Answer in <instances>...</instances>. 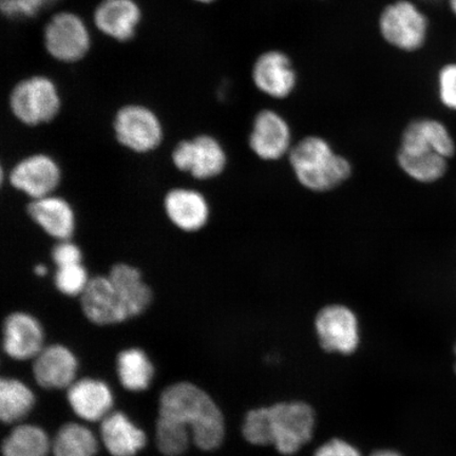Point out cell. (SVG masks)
Here are the masks:
<instances>
[{"mask_svg":"<svg viewBox=\"0 0 456 456\" xmlns=\"http://www.w3.org/2000/svg\"><path fill=\"white\" fill-rule=\"evenodd\" d=\"M378 26L384 42L402 53H416L429 37V20L412 0L387 4L381 10Z\"/></svg>","mask_w":456,"mask_h":456,"instance_id":"obj_4","label":"cell"},{"mask_svg":"<svg viewBox=\"0 0 456 456\" xmlns=\"http://www.w3.org/2000/svg\"><path fill=\"white\" fill-rule=\"evenodd\" d=\"M191 2L199 4H212L216 2V0H191Z\"/></svg>","mask_w":456,"mask_h":456,"instance_id":"obj_38","label":"cell"},{"mask_svg":"<svg viewBox=\"0 0 456 456\" xmlns=\"http://www.w3.org/2000/svg\"><path fill=\"white\" fill-rule=\"evenodd\" d=\"M62 100L59 86L43 74H33L17 82L9 95L13 117L28 127L49 124L59 117Z\"/></svg>","mask_w":456,"mask_h":456,"instance_id":"obj_3","label":"cell"},{"mask_svg":"<svg viewBox=\"0 0 456 456\" xmlns=\"http://www.w3.org/2000/svg\"><path fill=\"white\" fill-rule=\"evenodd\" d=\"M68 402L78 418L87 421H99L110 414L113 395L104 381L84 379L68 387Z\"/></svg>","mask_w":456,"mask_h":456,"instance_id":"obj_20","label":"cell"},{"mask_svg":"<svg viewBox=\"0 0 456 456\" xmlns=\"http://www.w3.org/2000/svg\"><path fill=\"white\" fill-rule=\"evenodd\" d=\"M56 267L83 264V253L78 245L71 240L57 241L51 252Z\"/></svg>","mask_w":456,"mask_h":456,"instance_id":"obj_33","label":"cell"},{"mask_svg":"<svg viewBox=\"0 0 456 456\" xmlns=\"http://www.w3.org/2000/svg\"><path fill=\"white\" fill-rule=\"evenodd\" d=\"M112 128L118 144L135 153L155 151L164 139V128L158 114L139 102L119 107L114 114Z\"/></svg>","mask_w":456,"mask_h":456,"instance_id":"obj_6","label":"cell"},{"mask_svg":"<svg viewBox=\"0 0 456 456\" xmlns=\"http://www.w3.org/2000/svg\"><path fill=\"white\" fill-rule=\"evenodd\" d=\"M45 334L41 322L31 314L14 312L4 322V350L15 361L36 358L44 349Z\"/></svg>","mask_w":456,"mask_h":456,"instance_id":"obj_16","label":"cell"},{"mask_svg":"<svg viewBox=\"0 0 456 456\" xmlns=\"http://www.w3.org/2000/svg\"><path fill=\"white\" fill-rule=\"evenodd\" d=\"M79 298L84 315L96 326H113L130 321L126 307L108 275L91 278Z\"/></svg>","mask_w":456,"mask_h":456,"instance_id":"obj_15","label":"cell"},{"mask_svg":"<svg viewBox=\"0 0 456 456\" xmlns=\"http://www.w3.org/2000/svg\"><path fill=\"white\" fill-rule=\"evenodd\" d=\"M2 450L4 456H48L53 442L42 428L20 425L4 438Z\"/></svg>","mask_w":456,"mask_h":456,"instance_id":"obj_25","label":"cell"},{"mask_svg":"<svg viewBox=\"0 0 456 456\" xmlns=\"http://www.w3.org/2000/svg\"><path fill=\"white\" fill-rule=\"evenodd\" d=\"M288 159L296 180L312 192L338 190L353 175L350 159L336 152L321 135H306L295 142Z\"/></svg>","mask_w":456,"mask_h":456,"instance_id":"obj_2","label":"cell"},{"mask_svg":"<svg viewBox=\"0 0 456 456\" xmlns=\"http://www.w3.org/2000/svg\"><path fill=\"white\" fill-rule=\"evenodd\" d=\"M101 436L112 456H135L145 447L144 431L122 412H113L102 420Z\"/></svg>","mask_w":456,"mask_h":456,"instance_id":"obj_22","label":"cell"},{"mask_svg":"<svg viewBox=\"0 0 456 456\" xmlns=\"http://www.w3.org/2000/svg\"><path fill=\"white\" fill-rule=\"evenodd\" d=\"M47 5L48 0H0L2 14L10 20L33 19Z\"/></svg>","mask_w":456,"mask_h":456,"instance_id":"obj_32","label":"cell"},{"mask_svg":"<svg viewBox=\"0 0 456 456\" xmlns=\"http://www.w3.org/2000/svg\"><path fill=\"white\" fill-rule=\"evenodd\" d=\"M61 181V169L47 153H33L21 159L9 174L14 190L31 200L53 195Z\"/></svg>","mask_w":456,"mask_h":456,"instance_id":"obj_12","label":"cell"},{"mask_svg":"<svg viewBox=\"0 0 456 456\" xmlns=\"http://www.w3.org/2000/svg\"><path fill=\"white\" fill-rule=\"evenodd\" d=\"M27 214L34 224L56 241L71 240L76 232V213L64 198L51 195L31 200Z\"/></svg>","mask_w":456,"mask_h":456,"instance_id":"obj_18","label":"cell"},{"mask_svg":"<svg viewBox=\"0 0 456 456\" xmlns=\"http://www.w3.org/2000/svg\"><path fill=\"white\" fill-rule=\"evenodd\" d=\"M315 330L322 349L328 353L351 355L361 342L357 315L346 305L323 306L316 315Z\"/></svg>","mask_w":456,"mask_h":456,"instance_id":"obj_9","label":"cell"},{"mask_svg":"<svg viewBox=\"0 0 456 456\" xmlns=\"http://www.w3.org/2000/svg\"><path fill=\"white\" fill-rule=\"evenodd\" d=\"M242 432L245 440L255 446L273 444L271 407L252 410L244 419Z\"/></svg>","mask_w":456,"mask_h":456,"instance_id":"obj_29","label":"cell"},{"mask_svg":"<svg viewBox=\"0 0 456 456\" xmlns=\"http://www.w3.org/2000/svg\"><path fill=\"white\" fill-rule=\"evenodd\" d=\"M43 43L51 59L65 65L82 61L93 48L87 24L72 11H60L50 17L44 28Z\"/></svg>","mask_w":456,"mask_h":456,"instance_id":"obj_5","label":"cell"},{"mask_svg":"<svg viewBox=\"0 0 456 456\" xmlns=\"http://www.w3.org/2000/svg\"><path fill=\"white\" fill-rule=\"evenodd\" d=\"M273 444L279 453L293 455L311 441L315 414L302 402L279 403L271 407Z\"/></svg>","mask_w":456,"mask_h":456,"instance_id":"obj_8","label":"cell"},{"mask_svg":"<svg viewBox=\"0 0 456 456\" xmlns=\"http://www.w3.org/2000/svg\"><path fill=\"white\" fill-rule=\"evenodd\" d=\"M155 374L151 359L136 347L125 350L118 356V375L125 389L141 392L148 389Z\"/></svg>","mask_w":456,"mask_h":456,"instance_id":"obj_23","label":"cell"},{"mask_svg":"<svg viewBox=\"0 0 456 456\" xmlns=\"http://www.w3.org/2000/svg\"><path fill=\"white\" fill-rule=\"evenodd\" d=\"M48 2H49V4H51L57 2V0H48Z\"/></svg>","mask_w":456,"mask_h":456,"instance_id":"obj_39","label":"cell"},{"mask_svg":"<svg viewBox=\"0 0 456 456\" xmlns=\"http://www.w3.org/2000/svg\"><path fill=\"white\" fill-rule=\"evenodd\" d=\"M314 456H362V454L351 444L334 438L319 447Z\"/></svg>","mask_w":456,"mask_h":456,"instance_id":"obj_34","label":"cell"},{"mask_svg":"<svg viewBox=\"0 0 456 456\" xmlns=\"http://www.w3.org/2000/svg\"><path fill=\"white\" fill-rule=\"evenodd\" d=\"M396 162L404 175L420 184H432L442 180L449 167V159L440 155L397 152Z\"/></svg>","mask_w":456,"mask_h":456,"instance_id":"obj_27","label":"cell"},{"mask_svg":"<svg viewBox=\"0 0 456 456\" xmlns=\"http://www.w3.org/2000/svg\"><path fill=\"white\" fill-rule=\"evenodd\" d=\"M77 367L76 355L67 346L53 345L34 358L33 374L45 389H64L74 383Z\"/></svg>","mask_w":456,"mask_h":456,"instance_id":"obj_19","label":"cell"},{"mask_svg":"<svg viewBox=\"0 0 456 456\" xmlns=\"http://www.w3.org/2000/svg\"><path fill=\"white\" fill-rule=\"evenodd\" d=\"M448 5L450 11H452V14L456 17V0H448Z\"/></svg>","mask_w":456,"mask_h":456,"instance_id":"obj_37","label":"cell"},{"mask_svg":"<svg viewBox=\"0 0 456 456\" xmlns=\"http://www.w3.org/2000/svg\"><path fill=\"white\" fill-rule=\"evenodd\" d=\"M34 273L38 277H45L48 275L49 270L45 265H37L34 267Z\"/></svg>","mask_w":456,"mask_h":456,"instance_id":"obj_35","label":"cell"},{"mask_svg":"<svg viewBox=\"0 0 456 456\" xmlns=\"http://www.w3.org/2000/svg\"><path fill=\"white\" fill-rule=\"evenodd\" d=\"M36 404L30 387L19 379H3L0 383V419L4 424L24 419Z\"/></svg>","mask_w":456,"mask_h":456,"instance_id":"obj_24","label":"cell"},{"mask_svg":"<svg viewBox=\"0 0 456 456\" xmlns=\"http://www.w3.org/2000/svg\"><path fill=\"white\" fill-rule=\"evenodd\" d=\"M108 277L126 307L130 319L142 315L151 306L152 290L135 266L128 264L114 265Z\"/></svg>","mask_w":456,"mask_h":456,"instance_id":"obj_21","label":"cell"},{"mask_svg":"<svg viewBox=\"0 0 456 456\" xmlns=\"http://www.w3.org/2000/svg\"><path fill=\"white\" fill-rule=\"evenodd\" d=\"M91 281L83 264L56 267L55 289L68 297H81Z\"/></svg>","mask_w":456,"mask_h":456,"instance_id":"obj_30","label":"cell"},{"mask_svg":"<svg viewBox=\"0 0 456 456\" xmlns=\"http://www.w3.org/2000/svg\"><path fill=\"white\" fill-rule=\"evenodd\" d=\"M370 456H402L401 454L393 452V450H379Z\"/></svg>","mask_w":456,"mask_h":456,"instance_id":"obj_36","label":"cell"},{"mask_svg":"<svg viewBox=\"0 0 456 456\" xmlns=\"http://www.w3.org/2000/svg\"><path fill=\"white\" fill-rule=\"evenodd\" d=\"M171 161L182 173L197 180H212L224 173L227 155L221 142L210 134L182 140L171 153Z\"/></svg>","mask_w":456,"mask_h":456,"instance_id":"obj_7","label":"cell"},{"mask_svg":"<svg viewBox=\"0 0 456 456\" xmlns=\"http://www.w3.org/2000/svg\"><path fill=\"white\" fill-rule=\"evenodd\" d=\"M438 101L447 110L456 112V61L444 65L436 77Z\"/></svg>","mask_w":456,"mask_h":456,"instance_id":"obj_31","label":"cell"},{"mask_svg":"<svg viewBox=\"0 0 456 456\" xmlns=\"http://www.w3.org/2000/svg\"><path fill=\"white\" fill-rule=\"evenodd\" d=\"M455 354H456V346H455Z\"/></svg>","mask_w":456,"mask_h":456,"instance_id":"obj_40","label":"cell"},{"mask_svg":"<svg viewBox=\"0 0 456 456\" xmlns=\"http://www.w3.org/2000/svg\"><path fill=\"white\" fill-rule=\"evenodd\" d=\"M250 78L260 94L277 101L289 99L298 86L292 59L279 49L266 50L256 56Z\"/></svg>","mask_w":456,"mask_h":456,"instance_id":"obj_11","label":"cell"},{"mask_svg":"<svg viewBox=\"0 0 456 456\" xmlns=\"http://www.w3.org/2000/svg\"><path fill=\"white\" fill-rule=\"evenodd\" d=\"M191 433L173 420L159 418L156 427L157 446L164 455L180 456L190 447Z\"/></svg>","mask_w":456,"mask_h":456,"instance_id":"obj_28","label":"cell"},{"mask_svg":"<svg viewBox=\"0 0 456 456\" xmlns=\"http://www.w3.org/2000/svg\"><path fill=\"white\" fill-rule=\"evenodd\" d=\"M99 443L87 427L70 423L61 428L53 442L54 456H95Z\"/></svg>","mask_w":456,"mask_h":456,"instance_id":"obj_26","label":"cell"},{"mask_svg":"<svg viewBox=\"0 0 456 456\" xmlns=\"http://www.w3.org/2000/svg\"><path fill=\"white\" fill-rule=\"evenodd\" d=\"M248 146L261 161L276 162L288 158L294 146L288 119L271 108L256 112L248 134Z\"/></svg>","mask_w":456,"mask_h":456,"instance_id":"obj_10","label":"cell"},{"mask_svg":"<svg viewBox=\"0 0 456 456\" xmlns=\"http://www.w3.org/2000/svg\"><path fill=\"white\" fill-rule=\"evenodd\" d=\"M142 20V11L136 0H101L93 15L96 30L123 44L133 41Z\"/></svg>","mask_w":456,"mask_h":456,"instance_id":"obj_14","label":"cell"},{"mask_svg":"<svg viewBox=\"0 0 456 456\" xmlns=\"http://www.w3.org/2000/svg\"><path fill=\"white\" fill-rule=\"evenodd\" d=\"M159 416L184 427L205 452L219 448L224 440L225 424L219 407L207 392L191 383L175 384L164 390Z\"/></svg>","mask_w":456,"mask_h":456,"instance_id":"obj_1","label":"cell"},{"mask_svg":"<svg viewBox=\"0 0 456 456\" xmlns=\"http://www.w3.org/2000/svg\"><path fill=\"white\" fill-rule=\"evenodd\" d=\"M455 151V141L449 128L432 118L410 122L403 131L397 151L407 155H440L449 159Z\"/></svg>","mask_w":456,"mask_h":456,"instance_id":"obj_13","label":"cell"},{"mask_svg":"<svg viewBox=\"0 0 456 456\" xmlns=\"http://www.w3.org/2000/svg\"><path fill=\"white\" fill-rule=\"evenodd\" d=\"M163 207L171 224L185 232L201 231L210 218L208 199L191 188H173L165 195Z\"/></svg>","mask_w":456,"mask_h":456,"instance_id":"obj_17","label":"cell"}]
</instances>
